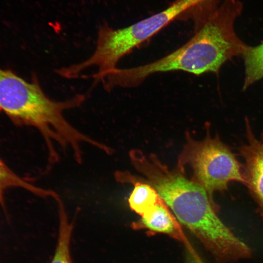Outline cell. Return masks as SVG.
I'll return each instance as SVG.
<instances>
[{"mask_svg": "<svg viewBox=\"0 0 263 263\" xmlns=\"http://www.w3.org/2000/svg\"><path fill=\"white\" fill-rule=\"evenodd\" d=\"M130 156L136 170L145 177L142 180L157 191L178 222L210 253L220 252L229 246L234 234L217 215L215 204L203 188L177 167L169 169L154 154L134 150Z\"/></svg>", "mask_w": 263, "mask_h": 263, "instance_id": "7a4b0ae2", "label": "cell"}, {"mask_svg": "<svg viewBox=\"0 0 263 263\" xmlns=\"http://www.w3.org/2000/svg\"><path fill=\"white\" fill-rule=\"evenodd\" d=\"M243 9L240 0H223L196 10L191 19L194 34L185 44L149 63L117 68L111 75L116 88L139 86L149 75L181 71L196 75L217 74L223 64L243 55L248 46L237 35L234 23Z\"/></svg>", "mask_w": 263, "mask_h": 263, "instance_id": "6da1fadb", "label": "cell"}, {"mask_svg": "<svg viewBox=\"0 0 263 263\" xmlns=\"http://www.w3.org/2000/svg\"><path fill=\"white\" fill-rule=\"evenodd\" d=\"M132 225L134 229H146L150 233H163L186 242L176 217L162 199Z\"/></svg>", "mask_w": 263, "mask_h": 263, "instance_id": "52a82bcc", "label": "cell"}, {"mask_svg": "<svg viewBox=\"0 0 263 263\" xmlns=\"http://www.w3.org/2000/svg\"><path fill=\"white\" fill-rule=\"evenodd\" d=\"M81 105L77 95L65 101L53 100L45 94L37 79L28 81L0 67V110L17 124L35 127L48 144L71 135L74 128L63 113Z\"/></svg>", "mask_w": 263, "mask_h": 263, "instance_id": "3957f363", "label": "cell"}, {"mask_svg": "<svg viewBox=\"0 0 263 263\" xmlns=\"http://www.w3.org/2000/svg\"><path fill=\"white\" fill-rule=\"evenodd\" d=\"M246 124L247 143L240 149L244 160V184L263 208V144L254 136Z\"/></svg>", "mask_w": 263, "mask_h": 263, "instance_id": "8992f818", "label": "cell"}, {"mask_svg": "<svg viewBox=\"0 0 263 263\" xmlns=\"http://www.w3.org/2000/svg\"><path fill=\"white\" fill-rule=\"evenodd\" d=\"M116 177L120 182L133 185L128 203L131 209L141 216L162 200L157 191L142 179H138L128 172L118 173Z\"/></svg>", "mask_w": 263, "mask_h": 263, "instance_id": "ba28073f", "label": "cell"}, {"mask_svg": "<svg viewBox=\"0 0 263 263\" xmlns=\"http://www.w3.org/2000/svg\"><path fill=\"white\" fill-rule=\"evenodd\" d=\"M187 247L186 263H204L189 245Z\"/></svg>", "mask_w": 263, "mask_h": 263, "instance_id": "7c38bea8", "label": "cell"}, {"mask_svg": "<svg viewBox=\"0 0 263 263\" xmlns=\"http://www.w3.org/2000/svg\"><path fill=\"white\" fill-rule=\"evenodd\" d=\"M207 134L201 141L186 134V143L180 153L177 167L183 170L188 167L191 179L207 191L214 203L215 191L224 190L230 182L245 184L240 164L229 148L219 137H211L207 126Z\"/></svg>", "mask_w": 263, "mask_h": 263, "instance_id": "5b68a950", "label": "cell"}, {"mask_svg": "<svg viewBox=\"0 0 263 263\" xmlns=\"http://www.w3.org/2000/svg\"><path fill=\"white\" fill-rule=\"evenodd\" d=\"M245 76L244 89L263 78V42L254 47L248 46L243 55Z\"/></svg>", "mask_w": 263, "mask_h": 263, "instance_id": "8fae6325", "label": "cell"}, {"mask_svg": "<svg viewBox=\"0 0 263 263\" xmlns=\"http://www.w3.org/2000/svg\"><path fill=\"white\" fill-rule=\"evenodd\" d=\"M200 1L175 0L162 11L122 28L101 26L94 52L87 59L75 64V70L81 73L88 68L96 67L97 71L93 77L97 80L101 79L117 68V64L123 57Z\"/></svg>", "mask_w": 263, "mask_h": 263, "instance_id": "277c9868", "label": "cell"}, {"mask_svg": "<svg viewBox=\"0 0 263 263\" xmlns=\"http://www.w3.org/2000/svg\"><path fill=\"white\" fill-rule=\"evenodd\" d=\"M59 231L56 247L51 263H73L71 257L70 244L73 229L72 223L67 218L62 203L59 202Z\"/></svg>", "mask_w": 263, "mask_h": 263, "instance_id": "9c48e42d", "label": "cell"}, {"mask_svg": "<svg viewBox=\"0 0 263 263\" xmlns=\"http://www.w3.org/2000/svg\"><path fill=\"white\" fill-rule=\"evenodd\" d=\"M14 187L23 188L41 197H53L55 195L52 191L38 188L18 176L0 157V204L3 203L5 190Z\"/></svg>", "mask_w": 263, "mask_h": 263, "instance_id": "30bf717a", "label": "cell"}]
</instances>
